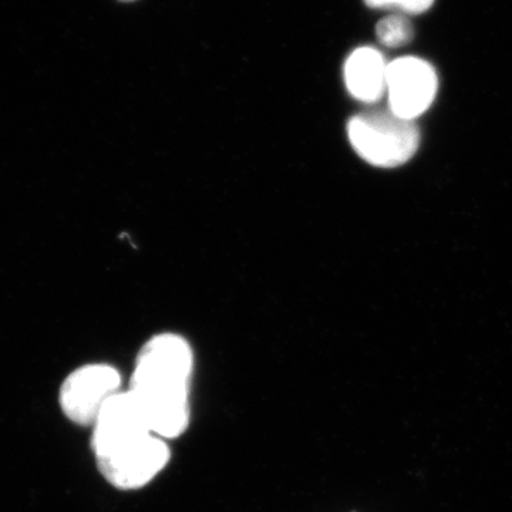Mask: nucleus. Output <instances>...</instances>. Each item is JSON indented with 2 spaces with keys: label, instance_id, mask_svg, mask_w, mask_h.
<instances>
[{
  "label": "nucleus",
  "instance_id": "nucleus-6",
  "mask_svg": "<svg viewBox=\"0 0 512 512\" xmlns=\"http://www.w3.org/2000/svg\"><path fill=\"white\" fill-rule=\"evenodd\" d=\"M387 67L382 53L375 47L356 49L345 63V84L350 96L362 103L373 104L386 94Z\"/></svg>",
  "mask_w": 512,
  "mask_h": 512
},
{
  "label": "nucleus",
  "instance_id": "nucleus-2",
  "mask_svg": "<svg viewBox=\"0 0 512 512\" xmlns=\"http://www.w3.org/2000/svg\"><path fill=\"white\" fill-rule=\"evenodd\" d=\"M92 450L101 476L120 490L146 487L171 460L167 440L134 414L99 421L93 427Z\"/></svg>",
  "mask_w": 512,
  "mask_h": 512
},
{
  "label": "nucleus",
  "instance_id": "nucleus-9",
  "mask_svg": "<svg viewBox=\"0 0 512 512\" xmlns=\"http://www.w3.org/2000/svg\"><path fill=\"white\" fill-rule=\"evenodd\" d=\"M120 2H134V0H120Z\"/></svg>",
  "mask_w": 512,
  "mask_h": 512
},
{
  "label": "nucleus",
  "instance_id": "nucleus-3",
  "mask_svg": "<svg viewBox=\"0 0 512 512\" xmlns=\"http://www.w3.org/2000/svg\"><path fill=\"white\" fill-rule=\"evenodd\" d=\"M348 138L357 156L379 168L406 164L420 146L416 120L397 116L389 107L353 116L348 123Z\"/></svg>",
  "mask_w": 512,
  "mask_h": 512
},
{
  "label": "nucleus",
  "instance_id": "nucleus-4",
  "mask_svg": "<svg viewBox=\"0 0 512 512\" xmlns=\"http://www.w3.org/2000/svg\"><path fill=\"white\" fill-rule=\"evenodd\" d=\"M121 384L119 370L107 363L77 367L60 387L59 403L64 416L80 426L93 427L104 404L120 392Z\"/></svg>",
  "mask_w": 512,
  "mask_h": 512
},
{
  "label": "nucleus",
  "instance_id": "nucleus-7",
  "mask_svg": "<svg viewBox=\"0 0 512 512\" xmlns=\"http://www.w3.org/2000/svg\"><path fill=\"white\" fill-rule=\"evenodd\" d=\"M376 36L383 46L396 49L412 42L414 29L407 16L389 15L377 23Z\"/></svg>",
  "mask_w": 512,
  "mask_h": 512
},
{
  "label": "nucleus",
  "instance_id": "nucleus-5",
  "mask_svg": "<svg viewBox=\"0 0 512 512\" xmlns=\"http://www.w3.org/2000/svg\"><path fill=\"white\" fill-rule=\"evenodd\" d=\"M439 90L436 70L426 60L407 56L393 60L387 67V103L404 119L416 120L433 104Z\"/></svg>",
  "mask_w": 512,
  "mask_h": 512
},
{
  "label": "nucleus",
  "instance_id": "nucleus-1",
  "mask_svg": "<svg viewBox=\"0 0 512 512\" xmlns=\"http://www.w3.org/2000/svg\"><path fill=\"white\" fill-rule=\"evenodd\" d=\"M195 356L178 333H158L138 352L128 390L143 407L148 424L164 440L183 436L191 421Z\"/></svg>",
  "mask_w": 512,
  "mask_h": 512
},
{
  "label": "nucleus",
  "instance_id": "nucleus-8",
  "mask_svg": "<svg viewBox=\"0 0 512 512\" xmlns=\"http://www.w3.org/2000/svg\"><path fill=\"white\" fill-rule=\"evenodd\" d=\"M369 8L400 10L404 15H417L433 6L434 0H365Z\"/></svg>",
  "mask_w": 512,
  "mask_h": 512
}]
</instances>
